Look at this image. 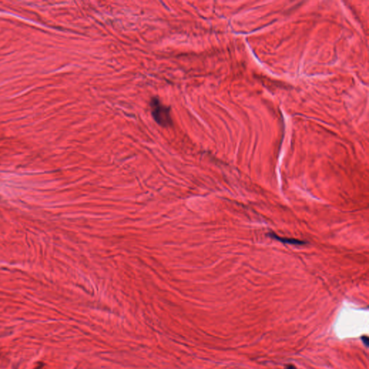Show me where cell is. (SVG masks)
<instances>
[{
	"instance_id": "6da1fadb",
	"label": "cell",
	"mask_w": 369,
	"mask_h": 369,
	"mask_svg": "<svg viewBox=\"0 0 369 369\" xmlns=\"http://www.w3.org/2000/svg\"><path fill=\"white\" fill-rule=\"evenodd\" d=\"M150 107L152 117L159 126L168 128L172 126V119L170 114V107L162 104L159 99L152 98Z\"/></svg>"
},
{
	"instance_id": "277c9868",
	"label": "cell",
	"mask_w": 369,
	"mask_h": 369,
	"mask_svg": "<svg viewBox=\"0 0 369 369\" xmlns=\"http://www.w3.org/2000/svg\"><path fill=\"white\" fill-rule=\"evenodd\" d=\"M286 369H297V368H295L294 366H293L289 365V366H287V367H286Z\"/></svg>"
},
{
	"instance_id": "7a4b0ae2",
	"label": "cell",
	"mask_w": 369,
	"mask_h": 369,
	"mask_svg": "<svg viewBox=\"0 0 369 369\" xmlns=\"http://www.w3.org/2000/svg\"><path fill=\"white\" fill-rule=\"evenodd\" d=\"M271 236H272V237H273V238H275L276 239H278V240L282 242L289 243V244H304V242H303L297 240V239L281 238V237L276 236V235H271Z\"/></svg>"
},
{
	"instance_id": "3957f363",
	"label": "cell",
	"mask_w": 369,
	"mask_h": 369,
	"mask_svg": "<svg viewBox=\"0 0 369 369\" xmlns=\"http://www.w3.org/2000/svg\"><path fill=\"white\" fill-rule=\"evenodd\" d=\"M362 340H363V344L366 345V347H368V338L367 336H363V337H362Z\"/></svg>"
}]
</instances>
